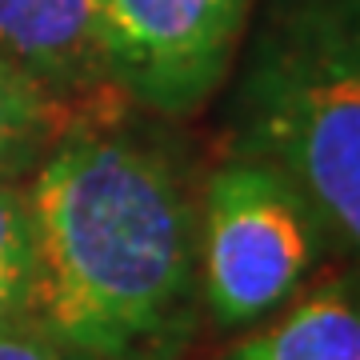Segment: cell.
Returning <instances> with one entry per match:
<instances>
[{
	"instance_id": "cell-7",
	"label": "cell",
	"mask_w": 360,
	"mask_h": 360,
	"mask_svg": "<svg viewBox=\"0 0 360 360\" xmlns=\"http://www.w3.org/2000/svg\"><path fill=\"white\" fill-rule=\"evenodd\" d=\"M68 108L0 56V180H20L65 136Z\"/></svg>"
},
{
	"instance_id": "cell-8",
	"label": "cell",
	"mask_w": 360,
	"mask_h": 360,
	"mask_svg": "<svg viewBox=\"0 0 360 360\" xmlns=\"http://www.w3.org/2000/svg\"><path fill=\"white\" fill-rule=\"evenodd\" d=\"M37 312V232L20 180H0V328Z\"/></svg>"
},
{
	"instance_id": "cell-9",
	"label": "cell",
	"mask_w": 360,
	"mask_h": 360,
	"mask_svg": "<svg viewBox=\"0 0 360 360\" xmlns=\"http://www.w3.org/2000/svg\"><path fill=\"white\" fill-rule=\"evenodd\" d=\"M0 360H89L77 348H68L60 336H52L37 321H16L0 328Z\"/></svg>"
},
{
	"instance_id": "cell-1",
	"label": "cell",
	"mask_w": 360,
	"mask_h": 360,
	"mask_svg": "<svg viewBox=\"0 0 360 360\" xmlns=\"http://www.w3.org/2000/svg\"><path fill=\"white\" fill-rule=\"evenodd\" d=\"M32 321L89 360H180L196 340L200 205L160 141L84 116L32 168Z\"/></svg>"
},
{
	"instance_id": "cell-3",
	"label": "cell",
	"mask_w": 360,
	"mask_h": 360,
	"mask_svg": "<svg viewBox=\"0 0 360 360\" xmlns=\"http://www.w3.org/2000/svg\"><path fill=\"white\" fill-rule=\"evenodd\" d=\"M328 229L281 168L236 153L200 196V296L217 328L281 312L324 257Z\"/></svg>"
},
{
	"instance_id": "cell-6",
	"label": "cell",
	"mask_w": 360,
	"mask_h": 360,
	"mask_svg": "<svg viewBox=\"0 0 360 360\" xmlns=\"http://www.w3.org/2000/svg\"><path fill=\"white\" fill-rule=\"evenodd\" d=\"M220 360H360V281H328Z\"/></svg>"
},
{
	"instance_id": "cell-2",
	"label": "cell",
	"mask_w": 360,
	"mask_h": 360,
	"mask_svg": "<svg viewBox=\"0 0 360 360\" xmlns=\"http://www.w3.org/2000/svg\"><path fill=\"white\" fill-rule=\"evenodd\" d=\"M236 120V148L281 168L360 257V0H269Z\"/></svg>"
},
{
	"instance_id": "cell-5",
	"label": "cell",
	"mask_w": 360,
	"mask_h": 360,
	"mask_svg": "<svg viewBox=\"0 0 360 360\" xmlns=\"http://www.w3.org/2000/svg\"><path fill=\"white\" fill-rule=\"evenodd\" d=\"M0 56L65 108L116 92L104 68L96 0H0Z\"/></svg>"
},
{
	"instance_id": "cell-4",
	"label": "cell",
	"mask_w": 360,
	"mask_h": 360,
	"mask_svg": "<svg viewBox=\"0 0 360 360\" xmlns=\"http://www.w3.org/2000/svg\"><path fill=\"white\" fill-rule=\"evenodd\" d=\"M252 0H96L108 80L160 116H193L232 72Z\"/></svg>"
}]
</instances>
